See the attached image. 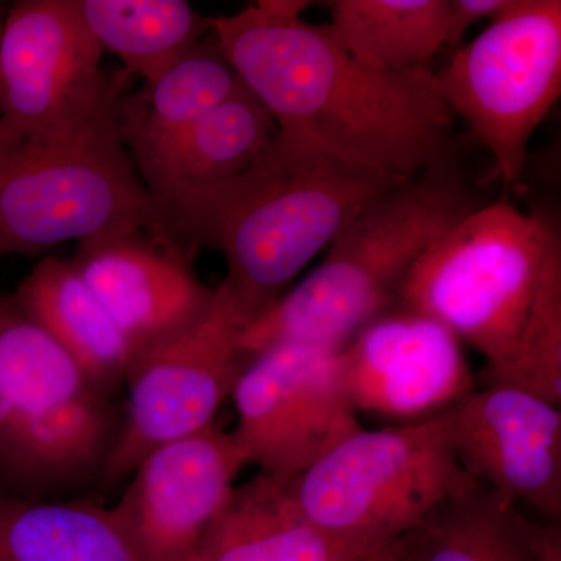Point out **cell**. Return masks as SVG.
Listing matches in <instances>:
<instances>
[{"label":"cell","mask_w":561,"mask_h":561,"mask_svg":"<svg viewBox=\"0 0 561 561\" xmlns=\"http://www.w3.org/2000/svg\"><path fill=\"white\" fill-rule=\"evenodd\" d=\"M404 180L353 168L278 130L239 175L164 206L157 241L187 260L201 247L220 251L224 280L250 323L368 203Z\"/></svg>","instance_id":"cell-3"},{"label":"cell","mask_w":561,"mask_h":561,"mask_svg":"<svg viewBox=\"0 0 561 561\" xmlns=\"http://www.w3.org/2000/svg\"><path fill=\"white\" fill-rule=\"evenodd\" d=\"M516 0H449L446 47L456 50L465 33L481 21L493 22L515 7Z\"/></svg>","instance_id":"cell-24"},{"label":"cell","mask_w":561,"mask_h":561,"mask_svg":"<svg viewBox=\"0 0 561 561\" xmlns=\"http://www.w3.org/2000/svg\"><path fill=\"white\" fill-rule=\"evenodd\" d=\"M454 117L470 127L505 186L523 175L531 136L561 95V2L516 0L437 73Z\"/></svg>","instance_id":"cell-8"},{"label":"cell","mask_w":561,"mask_h":561,"mask_svg":"<svg viewBox=\"0 0 561 561\" xmlns=\"http://www.w3.org/2000/svg\"><path fill=\"white\" fill-rule=\"evenodd\" d=\"M386 545L321 529L280 483L257 474L232 489L194 561H364Z\"/></svg>","instance_id":"cell-16"},{"label":"cell","mask_w":561,"mask_h":561,"mask_svg":"<svg viewBox=\"0 0 561 561\" xmlns=\"http://www.w3.org/2000/svg\"><path fill=\"white\" fill-rule=\"evenodd\" d=\"M70 261L127 335L136 357L201 320L216 295L192 271L191 260L147 232L80 242Z\"/></svg>","instance_id":"cell-15"},{"label":"cell","mask_w":561,"mask_h":561,"mask_svg":"<svg viewBox=\"0 0 561 561\" xmlns=\"http://www.w3.org/2000/svg\"><path fill=\"white\" fill-rule=\"evenodd\" d=\"M76 0H22L0 33V144L79 116L121 92Z\"/></svg>","instance_id":"cell-11"},{"label":"cell","mask_w":561,"mask_h":561,"mask_svg":"<svg viewBox=\"0 0 561 561\" xmlns=\"http://www.w3.org/2000/svg\"><path fill=\"white\" fill-rule=\"evenodd\" d=\"M341 351L280 343L253 354L232 389V431L249 465L289 483L362 430L342 381Z\"/></svg>","instance_id":"cell-10"},{"label":"cell","mask_w":561,"mask_h":561,"mask_svg":"<svg viewBox=\"0 0 561 561\" xmlns=\"http://www.w3.org/2000/svg\"><path fill=\"white\" fill-rule=\"evenodd\" d=\"M530 537L535 560L561 561V531L556 524L530 522Z\"/></svg>","instance_id":"cell-25"},{"label":"cell","mask_w":561,"mask_h":561,"mask_svg":"<svg viewBox=\"0 0 561 561\" xmlns=\"http://www.w3.org/2000/svg\"><path fill=\"white\" fill-rule=\"evenodd\" d=\"M121 92L0 144V256L147 232L158 217L116 124Z\"/></svg>","instance_id":"cell-6"},{"label":"cell","mask_w":561,"mask_h":561,"mask_svg":"<svg viewBox=\"0 0 561 561\" xmlns=\"http://www.w3.org/2000/svg\"><path fill=\"white\" fill-rule=\"evenodd\" d=\"M247 465L216 423L147 454L113 505L144 561H194Z\"/></svg>","instance_id":"cell-13"},{"label":"cell","mask_w":561,"mask_h":561,"mask_svg":"<svg viewBox=\"0 0 561 561\" xmlns=\"http://www.w3.org/2000/svg\"><path fill=\"white\" fill-rule=\"evenodd\" d=\"M357 416L408 426L438 419L474 390L463 343L423 313L393 306L339 353Z\"/></svg>","instance_id":"cell-12"},{"label":"cell","mask_w":561,"mask_h":561,"mask_svg":"<svg viewBox=\"0 0 561 561\" xmlns=\"http://www.w3.org/2000/svg\"><path fill=\"white\" fill-rule=\"evenodd\" d=\"M446 413L408 426L362 427L284 483V493L301 516L331 534L393 541L478 483L454 456Z\"/></svg>","instance_id":"cell-7"},{"label":"cell","mask_w":561,"mask_h":561,"mask_svg":"<svg viewBox=\"0 0 561 561\" xmlns=\"http://www.w3.org/2000/svg\"><path fill=\"white\" fill-rule=\"evenodd\" d=\"M13 295L92 381L116 397L136 350L72 261L46 257Z\"/></svg>","instance_id":"cell-18"},{"label":"cell","mask_w":561,"mask_h":561,"mask_svg":"<svg viewBox=\"0 0 561 561\" xmlns=\"http://www.w3.org/2000/svg\"><path fill=\"white\" fill-rule=\"evenodd\" d=\"M0 561H144L114 507L0 491Z\"/></svg>","instance_id":"cell-20"},{"label":"cell","mask_w":561,"mask_h":561,"mask_svg":"<svg viewBox=\"0 0 561 561\" xmlns=\"http://www.w3.org/2000/svg\"><path fill=\"white\" fill-rule=\"evenodd\" d=\"M394 306L437 320L502 383L561 405V242L507 198L457 221L416 262Z\"/></svg>","instance_id":"cell-2"},{"label":"cell","mask_w":561,"mask_h":561,"mask_svg":"<svg viewBox=\"0 0 561 561\" xmlns=\"http://www.w3.org/2000/svg\"><path fill=\"white\" fill-rule=\"evenodd\" d=\"M454 456L472 481L552 524L561 518V412L502 383L472 390L446 413Z\"/></svg>","instance_id":"cell-14"},{"label":"cell","mask_w":561,"mask_h":561,"mask_svg":"<svg viewBox=\"0 0 561 561\" xmlns=\"http://www.w3.org/2000/svg\"><path fill=\"white\" fill-rule=\"evenodd\" d=\"M402 561H537L518 505L474 483L402 535Z\"/></svg>","instance_id":"cell-21"},{"label":"cell","mask_w":561,"mask_h":561,"mask_svg":"<svg viewBox=\"0 0 561 561\" xmlns=\"http://www.w3.org/2000/svg\"><path fill=\"white\" fill-rule=\"evenodd\" d=\"M305 0H260L210 18L239 80L286 135L353 168L412 179L456 160V117L431 69L383 72L343 50Z\"/></svg>","instance_id":"cell-1"},{"label":"cell","mask_w":561,"mask_h":561,"mask_svg":"<svg viewBox=\"0 0 561 561\" xmlns=\"http://www.w3.org/2000/svg\"><path fill=\"white\" fill-rule=\"evenodd\" d=\"M276 133L278 127L271 113L241 84L139 165L157 217L181 195L245 171L271 146Z\"/></svg>","instance_id":"cell-17"},{"label":"cell","mask_w":561,"mask_h":561,"mask_svg":"<svg viewBox=\"0 0 561 561\" xmlns=\"http://www.w3.org/2000/svg\"><path fill=\"white\" fill-rule=\"evenodd\" d=\"M76 7L102 49L144 81L209 35V20L184 0H76Z\"/></svg>","instance_id":"cell-23"},{"label":"cell","mask_w":561,"mask_h":561,"mask_svg":"<svg viewBox=\"0 0 561 561\" xmlns=\"http://www.w3.org/2000/svg\"><path fill=\"white\" fill-rule=\"evenodd\" d=\"M210 33L171 68L121 98L117 131L136 169L241 87Z\"/></svg>","instance_id":"cell-19"},{"label":"cell","mask_w":561,"mask_h":561,"mask_svg":"<svg viewBox=\"0 0 561 561\" xmlns=\"http://www.w3.org/2000/svg\"><path fill=\"white\" fill-rule=\"evenodd\" d=\"M2 20H0V33H2Z\"/></svg>","instance_id":"cell-27"},{"label":"cell","mask_w":561,"mask_h":561,"mask_svg":"<svg viewBox=\"0 0 561 561\" xmlns=\"http://www.w3.org/2000/svg\"><path fill=\"white\" fill-rule=\"evenodd\" d=\"M364 561H402V538H394L393 541Z\"/></svg>","instance_id":"cell-26"},{"label":"cell","mask_w":561,"mask_h":561,"mask_svg":"<svg viewBox=\"0 0 561 561\" xmlns=\"http://www.w3.org/2000/svg\"><path fill=\"white\" fill-rule=\"evenodd\" d=\"M328 5L332 39L373 69H430L446 47L449 0H334Z\"/></svg>","instance_id":"cell-22"},{"label":"cell","mask_w":561,"mask_h":561,"mask_svg":"<svg viewBox=\"0 0 561 561\" xmlns=\"http://www.w3.org/2000/svg\"><path fill=\"white\" fill-rule=\"evenodd\" d=\"M247 324L249 317L221 280L201 320L138 354L125 378L127 408L102 489L130 478L153 449L216 423L247 362Z\"/></svg>","instance_id":"cell-9"},{"label":"cell","mask_w":561,"mask_h":561,"mask_svg":"<svg viewBox=\"0 0 561 561\" xmlns=\"http://www.w3.org/2000/svg\"><path fill=\"white\" fill-rule=\"evenodd\" d=\"M479 206L457 160L394 184L346 225L316 271L247 324L242 353L280 343L342 351L393 308L421 256Z\"/></svg>","instance_id":"cell-4"},{"label":"cell","mask_w":561,"mask_h":561,"mask_svg":"<svg viewBox=\"0 0 561 561\" xmlns=\"http://www.w3.org/2000/svg\"><path fill=\"white\" fill-rule=\"evenodd\" d=\"M0 290V491L66 500L101 485L124 411Z\"/></svg>","instance_id":"cell-5"}]
</instances>
